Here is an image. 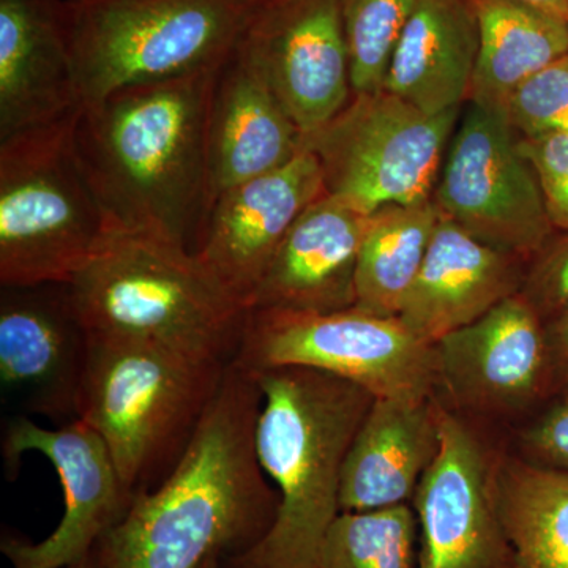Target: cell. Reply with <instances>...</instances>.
Segmentation results:
<instances>
[{
    "label": "cell",
    "mask_w": 568,
    "mask_h": 568,
    "mask_svg": "<svg viewBox=\"0 0 568 568\" xmlns=\"http://www.w3.org/2000/svg\"><path fill=\"white\" fill-rule=\"evenodd\" d=\"M263 406L254 372L231 362L173 473L93 549L102 568H200L245 555L274 526L280 495L256 454Z\"/></svg>",
    "instance_id": "obj_1"
},
{
    "label": "cell",
    "mask_w": 568,
    "mask_h": 568,
    "mask_svg": "<svg viewBox=\"0 0 568 568\" xmlns=\"http://www.w3.org/2000/svg\"><path fill=\"white\" fill-rule=\"evenodd\" d=\"M219 71L138 84L84 104L73 144L115 231L193 252L209 211V123Z\"/></svg>",
    "instance_id": "obj_2"
},
{
    "label": "cell",
    "mask_w": 568,
    "mask_h": 568,
    "mask_svg": "<svg viewBox=\"0 0 568 568\" xmlns=\"http://www.w3.org/2000/svg\"><path fill=\"white\" fill-rule=\"evenodd\" d=\"M254 375L263 392L254 443L280 507L267 536L224 568H317L325 534L342 514L347 452L375 396L305 366Z\"/></svg>",
    "instance_id": "obj_3"
},
{
    "label": "cell",
    "mask_w": 568,
    "mask_h": 568,
    "mask_svg": "<svg viewBox=\"0 0 568 568\" xmlns=\"http://www.w3.org/2000/svg\"><path fill=\"white\" fill-rule=\"evenodd\" d=\"M226 362L89 334L80 420L102 437L133 497L173 473L219 394Z\"/></svg>",
    "instance_id": "obj_4"
},
{
    "label": "cell",
    "mask_w": 568,
    "mask_h": 568,
    "mask_svg": "<svg viewBox=\"0 0 568 568\" xmlns=\"http://www.w3.org/2000/svg\"><path fill=\"white\" fill-rule=\"evenodd\" d=\"M69 286L89 334L226 364L241 346L248 312L174 242L115 231Z\"/></svg>",
    "instance_id": "obj_5"
},
{
    "label": "cell",
    "mask_w": 568,
    "mask_h": 568,
    "mask_svg": "<svg viewBox=\"0 0 568 568\" xmlns=\"http://www.w3.org/2000/svg\"><path fill=\"white\" fill-rule=\"evenodd\" d=\"M81 103L222 69L254 17L248 0H62Z\"/></svg>",
    "instance_id": "obj_6"
},
{
    "label": "cell",
    "mask_w": 568,
    "mask_h": 568,
    "mask_svg": "<svg viewBox=\"0 0 568 568\" xmlns=\"http://www.w3.org/2000/svg\"><path fill=\"white\" fill-rule=\"evenodd\" d=\"M78 112L0 142L2 287L69 284L115 233L74 152Z\"/></svg>",
    "instance_id": "obj_7"
},
{
    "label": "cell",
    "mask_w": 568,
    "mask_h": 568,
    "mask_svg": "<svg viewBox=\"0 0 568 568\" xmlns=\"http://www.w3.org/2000/svg\"><path fill=\"white\" fill-rule=\"evenodd\" d=\"M459 111L426 114L384 89L361 93L302 145L320 162L325 193L372 215L433 200Z\"/></svg>",
    "instance_id": "obj_8"
},
{
    "label": "cell",
    "mask_w": 568,
    "mask_h": 568,
    "mask_svg": "<svg viewBox=\"0 0 568 568\" xmlns=\"http://www.w3.org/2000/svg\"><path fill=\"white\" fill-rule=\"evenodd\" d=\"M233 362L250 372L305 366L351 381L375 398H429L437 387L435 345L414 335L398 316L357 306L325 315L248 312Z\"/></svg>",
    "instance_id": "obj_9"
},
{
    "label": "cell",
    "mask_w": 568,
    "mask_h": 568,
    "mask_svg": "<svg viewBox=\"0 0 568 568\" xmlns=\"http://www.w3.org/2000/svg\"><path fill=\"white\" fill-rule=\"evenodd\" d=\"M437 402L439 452L410 503L420 536L418 568H514L497 507V474L510 437Z\"/></svg>",
    "instance_id": "obj_10"
},
{
    "label": "cell",
    "mask_w": 568,
    "mask_h": 568,
    "mask_svg": "<svg viewBox=\"0 0 568 568\" xmlns=\"http://www.w3.org/2000/svg\"><path fill=\"white\" fill-rule=\"evenodd\" d=\"M433 201L473 237L525 261L555 233L518 134L506 115L473 103L452 136Z\"/></svg>",
    "instance_id": "obj_11"
},
{
    "label": "cell",
    "mask_w": 568,
    "mask_h": 568,
    "mask_svg": "<svg viewBox=\"0 0 568 568\" xmlns=\"http://www.w3.org/2000/svg\"><path fill=\"white\" fill-rule=\"evenodd\" d=\"M435 349L437 398L499 428L514 429L559 394L545 321L519 293Z\"/></svg>",
    "instance_id": "obj_12"
},
{
    "label": "cell",
    "mask_w": 568,
    "mask_h": 568,
    "mask_svg": "<svg viewBox=\"0 0 568 568\" xmlns=\"http://www.w3.org/2000/svg\"><path fill=\"white\" fill-rule=\"evenodd\" d=\"M26 452H39L50 459L61 478L65 511L54 532L39 544L3 534V556L13 568H63L91 558L134 500L102 437L82 420L47 429L31 417H11L2 435V455L11 478Z\"/></svg>",
    "instance_id": "obj_13"
},
{
    "label": "cell",
    "mask_w": 568,
    "mask_h": 568,
    "mask_svg": "<svg viewBox=\"0 0 568 568\" xmlns=\"http://www.w3.org/2000/svg\"><path fill=\"white\" fill-rule=\"evenodd\" d=\"M89 332L69 284L7 286L0 293V384L20 416L58 426L80 420Z\"/></svg>",
    "instance_id": "obj_14"
},
{
    "label": "cell",
    "mask_w": 568,
    "mask_h": 568,
    "mask_svg": "<svg viewBox=\"0 0 568 568\" xmlns=\"http://www.w3.org/2000/svg\"><path fill=\"white\" fill-rule=\"evenodd\" d=\"M244 40L304 136L353 99L342 0H290L254 11Z\"/></svg>",
    "instance_id": "obj_15"
},
{
    "label": "cell",
    "mask_w": 568,
    "mask_h": 568,
    "mask_svg": "<svg viewBox=\"0 0 568 568\" xmlns=\"http://www.w3.org/2000/svg\"><path fill=\"white\" fill-rule=\"evenodd\" d=\"M324 193L320 162L302 145L290 163L216 197L194 256L248 312L254 291L287 231Z\"/></svg>",
    "instance_id": "obj_16"
},
{
    "label": "cell",
    "mask_w": 568,
    "mask_h": 568,
    "mask_svg": "<svg viewBox=\"0 0 568 568\" xmlns=\"http://www.w3.org/2000/svg\"><path fill=\"white\" fill-rule=\"evenodd\" d=\"M369 215L324 193L295 220L250 301L254 310L335 313L355 306Z\"/></svg>",
    "instance_id": "obj_17"
},
{
    "label": "cell",
    "mask_w": 568,
    "mask_h": 568,
    "mask_svg": "<svg viewBox=\"0 0 568 568\" xmlns=\"http://www.w3.org/2000/svg\"><path fill=\"white\" fill-rule=\"evenodd\" d=\"M81 106L62 0H0V142Z\"/></svg>",
    "instance_id": "obj_18"
},
{
    "label": "cell",
    "mask_w": 568,
    "mask_h": 568,
    "mask_svg": "<svg viewBox=\"0 0 568 568\" xmlns=\"http://www.w3.org/2000/svg\"><path fill=\"white\" fill-rule=\"evenodd\" d=\"M290 118L244 37L216 77L209 123L212 204L220 194L278 170L302 151Z\"/></svg>",
    "instance_id": "obj_19"
},
{
    "label": "cell",
    "mask_w": 568,
    "mask_h": 568,
    "mask_svg": "<svg viewBox=\"0 0 568 568\" xmlns=\"http://www.w3.org/2000/svg\"><path fill=\"white\" fill-rule=\"evenodd\" d=\"M528 261L500 252L440 213L432 244L399 320L418 338H440L518 294Z\"/></svg>",
    "instance_id": "obj_20"
},
{
    "label": "cell",
    "mask_w": 568,
    "mask_h": 568,
    "mask_svg": "<svg viewBox=\"0 0 568 568\" xmlns=\"http://www.w3.org/2000/svg\"><path fill=\"white\" fill-rule=\"evenodd\" d=\"M440 446L439 402L375 398L343 469L342 511L379 510L413 503Z\"/></svg>",
    "instance_id": "obj_21"
},
{
    "label": "cell",
    "mask_w": 568,
    "mask_h": 568,
    "mask_svg": "<svg viewBox=\"0 0 568 568\" xmlns=\"http://www.w3.org/2000/svg\"><path fill=\"white\" fill-rule=\"evenodd\" d=\"M478 51L469 0H424L396 41L384 91L426 114L462 110Z\"/></svg>",
    "instance_id": "obj_22"
},
{
    "label": "cell",
    "mask_w": 568,
    "mask_h": 568,
    "mask_svg": "<svg viewBox=\"0 0 568 568\" xmlns=\"http://www.w3.org/2000/svg\"><path fill=\"white\" fill-rule=\"evenodd\" d=\"M478 51L469 102L504 114L526 80L568 54V22L519 0H469Z\"/></svg>",
    "instance_id": "obj_23"
},
{
    "label": "cell",
    "mask_w": 568,
    "mask_h": 568,
    "mask_svg": "<svg viewBox=\"0 0 568 568\" xmlns=\"http://www.w3.org/2000/svg\"><path fill=\"white\" fill-rule=\"evenodd\" d=\"M497 507L514 568H568V473L534 465L508 447Z\"/></svg>",
    "instance_id": "obj_24"
},
{
    "label": "cell",
    "mask_w": 568,
    "mask_h": 568,
    "mask_svg": "<svg viewBox=\"0 0 568 568\" xmlns=\"http://www.w3.org/2000/svg\"><path fill=\"white\" fill-rule=\"evenodd\" d=\"M440 220L435 201L388 204L368 219L355 271V306L398 316Z\"/></svg>",
    "instance_id": "obj_25"
},
{
    "label": "cell",
    "mask_w": 568,
    "mask_h": 568,
    "mask_svg": "<svg viewBox=\"0 0 568 568\" xmlns=\"http://www.w3.org/2000/svg\"><path fill=\"white\" fill-rule=\"evenodd\" d=\"M417 538L410 504L342 511L325 534L317 568H418Z\"/></svg>",
    "instance_id": "obj_26"
},
{
    "label": "cell",
    "mask_w": 568,
    "mask_h": 568,
    "mask_svg": "<svg viewBox=\"0 0 568 568\" xmlns=\"http://www.w3.org/2000/svg\"><path fill=\"white\" fill-rule=\"evenodd\" d=\"M424 0H342L354 95L379 92L403 29Z\"/></svg>",
    "instance_id": "obj_27"
},
{
    "label": "cell",
    "mask_w": 568,
    "mask_h": 568,
    "mask_svg": "<svg viewBox=\"0 0 568 568\" xmlns=\"http://www.w3.org/2000/svg\"><path fill=\"white\" fill-rule=\"evenodd\" d=\"M504 115L521 140L568 134V54L523 82Z\"/></svg>",
    "instance_id": "obj_28"
},
{
    "label": "cell",
    "mask_w": 568,
    "mask_h": 568,
    "mask_svg": "<svg viewBox=\"0 0 568 568\" xmlns=\"http://www.w3.org/2000/svg\"><path fill=\"white\" fill-rule=\"evenodd\" d=\"M510 447L526 462L568 473V390L510 429Z\"/></svg>",
    "instance_id": "obj_29"
},
{
    "label": "cell",
    "mask_w": 568,
    "mask_h": 568,
    "mask_svg": "<svg viewBox=\"0 0 568 568\" xmlns=\"http://www.w3.org/2000/svg\"><path fill=\"white\" fill-rule=\"evenodd\" d=\"M519 294L544 321L568 308V233L552 234L530 257Z\"/></svg>",
    "instance_id": "obj_30"
},
{
    "label": "cell",
    "mask_w": 568,
    "mask_h": 568,
    "mask_svg": "<svg viewBox=\"0 0 568 568\" xmlns=\"http://www.w3.org/2000/svg\"><path fill=\"white\" fill-rule=\"evenodd\" d=\"M519 149L536 170L552 226L568 233V134L519 138Z\"/></svg>",
    "instance_id": "obj_31"
},
{
    "label": "cell",
    "mask_w": 568,
    "mask_h": 568,
    "mask_svg": "<svg viewBox=\"0 0 568 568\" xmlns=\"http://www.w3.org/2000/svg\"><path fill=\"white\" fill-rule=\"evenodd\" d=\"M549 355L559 392L568 390V308L545 321Z\"/></svg>",
    "instance_id": "obj_32"
},
{
    "label": "cell",
    "mask_w": 568,
    "mask_h": 568,
    "mask_svg": "<svg viewBox=\"0 0 568 568\" xmlns=\"http://www.w3.org/2000/svg\"><path fill=\"white\" fill-rule=\"evenodd\" d=\"M519 2L528 3L534 9L545 11V13L568 22V0H519Z\"/></svg>",
    "instance_id": "obj_33"
},
{
    "label": "cell",
    "mask_w": 568,
    "mask_h": 568,
    "mask_svg": "<svg viewBox=\"0 0 568 568\" xmlns=\"http://www.w3.org/2000/svg\"><path fill=\"white\" fill-rule=\"evenodd\" d=\"M248 2L252 3L253 9L257 11L282 6V3L290 2V0H248Z\"/></svg>",
    "instance_id": "obj_34"
},
{
    "label": "cell",
    "mask_w": 568,
    "mask_h": 568,
    "mask_svg": "<svg viewBox=\"0 0 568 568\" xmlns=\"http://www.w3.org/2000/svg\"><path fill=\"white\" fill-rule=\"evenodd\" d=\"M63 568H102V567L99 566V562H97V559L93 558V555H92L91 558L81 560V562L73 564V566L63 567Z\"/></svg>",
    "instance_id": "obj_35"
},
{
    "label": "cell",
    "mask_w": 568,
    "mask_h": 568,
    "mask_svg": "<svg viewBox=\"0 0 568 568\" xmlns=\"http://www.w3.org/2000/svg\"><path fill=\"white\" fill-rule=\"evenodd\" d=\"M200 568H224L222 558H212L204 562Z\"/></svg>",
    "instance_id": "obj_36"
}]
</instances>
